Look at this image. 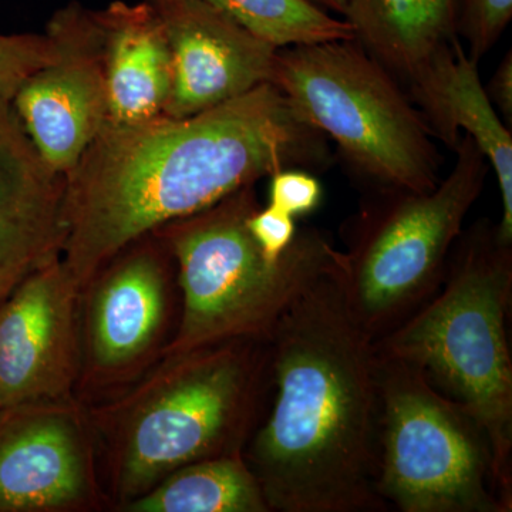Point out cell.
Returning a JSON list of instances; mask_svg holds the SVG:
<instances>
[{
	"label": "cell",
	"instance_id": "6da1fadb",
	"mask_svg": "<svg viewBox=\"0 0 512 512\" xmlns=\"http://www.w3.org/2000/svg\"><path fill=\"white\" fill-rule=\"evenodd\" d=\"M330 163L328 137L274 83L183 119L106 123L66 177L63 264L82 289L134 239L279 171Z\"/></svg>",
	"mask_w": 512,
	"mask_h": 512
},
{
	"label": "cell",
	"instance_id": "7a4b0ae2",
	"mask_svg": "<svg viewBox=\"0 0 512 512\" xmlns=\"http://www.w3.org/2000/svg\"><path fill=\"white\" fill-rule=\"evenodd\" d=\"M338 268L269 335L272 389L244 448L271 512H380L377 352Z\"/></svg>",
	"mask_w": 512,
	"mask_h": 512
},
{
	"label": "cell",
	"instance_id": "3957f363",
	"mask_svg": "<svg viewBox=\"0 0 512 512\" xmlns=\"http://www.w3.org/2000/svg\"><path fill=\"white\" fill-rule=\"evenodd\" d=\"M271 389L269 340L244 338L164 356L86 406L109 511L187 464L244 453Z\"/></svg>",
	"mask_w": 512,
	"mask_h": 512
},
{
	"label": "cell",
	"instance_id": "277c9868",
	"mask_svg": "<svg viewBox=\"0 0 512 512\" xmlns=\"http://www.w3.org/2000/svg\"><path fill=\"white\" fill-rule=\"evenodd\" d=\"M512 298V244L481 218L454 242L439 291L389 335L386 355L423 370L436 389L480 421L498 476L512 491V360L507 319Z\"/></svg>",
	"mask_w": 512,
	"mask_h": 512
},
{
	"label": "cell",
	"instance_id": "5b68a950",
	"mask_svg": "<svg viewBox=\"0 0 512 512\" xmlns=\"http://www.w3.org/2000/svg\"><path fill=\"white\" fill-rule=\"evenodd\" d=\"M259 207L249 185L153 231L173 255L181 292L180 323L165 356L268 339L292 303L338 268L340 249L312 227L298 229L281 258H269L248 228Z\"/></svg>",
	"mask_w": 512,
	"mask_h": 512
},
{
	"label": "cell",
	"instance_id": "8992f818",
	"mask_svg": "<svg viewBox=\"0 0 512 512\" xmlns=\"http://www.w3.org/2000/svg\"><path fill=\"white\" fill-rule=\"evenodd\" d=\"M430 191H370L343 229L338 278L352 315L373 342L439 291L454 242L483 191L490 164L470 136Z\"/></svg>",
	"mask_w": 512,
	"mask_h": 512
},
{
	"label": "cell",
	"instance_id": "52a82bcc",
	"mask_svg": "<svg viewBox=\"0 0 512 512\" xmlns=\"http://www.w3.org/2000/svg\"><path fill=\"white\" fill-rule=\"evenodd\" d=\"M370 191L424 192L441 157L402 84L355 39L282 47L274 82Z\"/></svg>",
	"mask_w": 512,
	"mask_h": 512
},
{
	"label": "cell",
	"instance_id": "ba28073f",
	"mask_svg": "<svg viewBox=\"0 0 512 512\" xmlns=\"http://www.w3.org/2000/svg\"><path fill=\"white\" fill-rule=\"evenodd\" d=\"M377 352V494L400 512H510L493 446L473 413L413 363Z\"/></svg>",
	"mask_w": 512,
	"mask_h": 512
},
{
	"label": "cell",
	"instance_id": "9c48e42d",
	"mask_svg": "<svg viewBox=\"0 0 512 512\" xmlns=\"http://www.w3.org/2000/svg\"><path fill=\"white\" fill-rule=\"evenodd\" d=\"M181 292L170 249L156 232L121 248L80 289V375L86 406L137 382L177 333Z\"/></svg>",
	"mask_w": 512,
	"mask_h": 512
},
{
	"label": "cell",
	"instance_id": "30bf717a",
	"mask_svg": "<svg viewBox=\"0 0 512 512\" xmlns=\"http://www.w3.org/2000/svg\"><path fill=\"white\" fill-rule=\"evenodd\" d=\"M109 511L86 404L0 409V512Z\"/></svg>",
	"mask_w": 512,
	"mask_h": 512
},
{
	"label": "cell",
	"instance_id": "8fae6325",
	"mask_svg": "<svg viewBox=\"0 0 512 512\" xmlns=\"http://www.w3.org/2000/svg\"><path fill=\"white\" fill-rule=\"evenodd\" d=\"M56 55L30 74L12 96L33 146L66 175L109 120L103 35L94 10L70 2L46 26Z\"/></svg>",
	"mask_w": 512,
	"mask_h": 512
},
{
	"label": "cell",
	"instance_id": "7c38bea8",
	"mask_svg": "<svg viewBox=\"0 0 512 512\" xmlns=\"http://www.w3.org/2000/svg\"><path fill=\"white\" fill-rule=\"evenodd\" d=\"M80 286L62 258L0 302V409L76 397Z\"/></svg>",
	"mask_w": 512,
	"mask_h": 512
},
{
	"label": "cell",
	"instance_id": "4fadbf2b",
	"mask_svg": "<svg viewBox=\"0 0 512 512\" xmlns=\"http://www.w3.org/2000/svg\"><path fill=\"white\" fill-rule=\"evenodd\" d=\"M163 22L173 87L164 116L183 119L274 82L278 49L204 0L150 3Z\"/></svg>",
	"mask_w": 512,
	"mask_h": 512
},
{
	"label": "cell",
	"instance_id": "5bb4252c",
	"mask_svg": "<svg viewBox=\"0 0 512 512\" xmlns=\"http://www.w3.org/2000/svg\"><path fill=\"white\" fill-rule=\"evenodd\" d=\"M66 175L33 146L12 97L0 94V302L30 274L62 258Z\"/></svg>",
	"mask_w": 512,
	"mask_h": 512
},
{
	"label": "cell",
	"instance_id": "9a60e30c",
	"mask_svg": "<svg viewBox=\"0 0 512 512\" xmlns=\"http://www.w3.org/2000/svg\"><path fill=\"white\" fill-rule=\"evenodd\" d=\"M430 133L451 151L461 134L471 137L487 158L500 185L503 214L498 235L512 244V136L498 117L478 74V63L464 52L460 40L441 50L406 84Z\"/></svg>",
	"mask_w": 512,
	"mask_h": 512
},
{
	"label": "cell",
	"instance_id": "2e32d148",
	"mask_svg": "<svg viewBox=\"0 0 512 512\" xmlns=\"http://www.w3.org/2000/svg\"><path fill=\"white\" fill-rule=\"evenodd\" d=\"M103 35L111 124H136L164 113L173 87V59L156 8L123 0L96 10Z\"/></svg>",
	"mask_w": 512,
	"mask_h": 512
},
{
	"label": "cell",
	"instance_id": "e0dca14e",
	"mask_svg": "<svg viewBox=\"0 0 512 512\" xmlns=\"http://www.w3.org/2000/svg\"><path fill=\"white\" fill-rule=\"evenodd\" d=\"M460 0H348L355 40L402 86L458 40Z\"/></svg>",
	"mask_w": 512,
	"mask_h": 512
},
{
	"label": "cell",
	"instance_id": "ac0fdd59",
	"mask_svg": "<svg viewBox=\"0 0 512 512\" xmlns=\"http://www.w3.org/2000/svg\"><path fill=\"white\" fill-rule=\"evenodd\" d=\"M119 512H271V508L244 453H235L178 468Z\"/></svg>",
	"mask_w": 512,
	"mask_h": 512
},
{
	"label": "cell",
	"instance_id": "d6986e66",
	"mask_svg": "<svg viewBox=\"0 0 512 512\" xmlns=\"http://www.w3.org/2000/svg\"><path fill=\"white\" fill-rule=\"evenodd\" d=\"M157 3L161 0H144ZM252 35L282 47L355 39L345 19H336L308 0H204Z\"/></svg>",
	"mask_w": 512,
	"mask_h": 512
},
{
	"label": "cell",
	"instance_id": "ffe728a7",
	"mask_svg": "<svg viewBox=\"0 0 512 512\" xmlns=\"http://www.w3.org/2000/svg\"><path fill=\"white\" fill-rule=\"evenodd\" d=\"M56 55L49 33H0V94L12 97L20 84Z\"/></svg>",
	"mask_w": 512,
	"mask_h": 512
},
{
	"label": "cell",
	"instance_id": "44dd1931",
	"mask_svg": "<svg viewBox=\"0 0 512 512\" xmlns=\"http://www.w3.org/2000/svg\"><path fill=\"white\" fill-rule=\"evenodd\" d=\"M512 18V0H460L457 33L466 39L474 62L490 52Z\"/></svg>",
	"mask_w": 512,
	"mask_h": 512
},
{
	"label": "cell",
	"instance_id": "7402d4cb",
	"mask_svg": "<svg viewBox=\"0 0 512 512\" xmlns=\"http://www.w3.org/2000/svg\"><path fill=\"white\" fill-rule=\"evenodd\" d=\"M322 200V184L309 171L284 170L271 177L269 205L293 218L311 214Z\"/></svg>",
	"mask_w": 512,
	"mask_h": 512
},
{
	"label": "cell",
	"instance_id": "603a6c76",
	"mask_svg": "<svg viewBox=\"0 0 512 512\" xmlns=\"http://www.w3.org/2000/svg\"><path fill=\"white\" fill-rule=\"evenodd\" d=\"M248 228L256 244L272 259H279L288 251L298 232L295 218L269 204L248 218Z\"/></svg>",
	"mask_w": 512,
	"mask_h": 512
},
{
	"label": "cell",
	"instance_id": "cb8c5ba5",
	"mask_svg": "<svg viewBox=\"0 0 512 512\" xmlns=\"http://www.w3.org/2000/svg\"><path fill=\"white\" fill-rule=\"evenodd\" d=\"M491 104L497 107L503 114L504 123L511 128L512 123V52L508 50L507 55L498 64L497 69L491 76L487 87H484Z\"/></svg>",
	"mask_w": 512,
	"mask_h": 512
},
{
	"label": "cell",
	"instance_id": "d4e9b609",
	"mask_svg": "<svg viewBox=\"0 0 512 512\" xmlns=\"http://www.w3.org/2000/svg\"><path fill=\"white\" fill-rule=\"evenodd\" d=\"M308 2L319 6L320 9L326 10V12H336L342 16L345 13L346 6H348V0H308Z\"/></svg>",
	"mask_w": 512,
	"mask_h": 512
}]
</instances>
